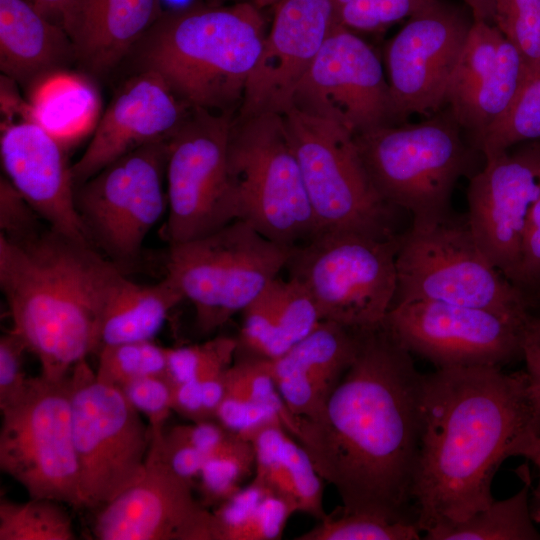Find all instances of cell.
I'll return each mask as SVG.
<instances>
[{
    "instance_id": "obj_1",
    "label": "cell",
    "mask_w": 540,
    "mask_h": 540,
    "mask_svg": "<svg viewBox=\"0 0 540 540\" xmlns=\"http://www.w3.org/2000/svg\"><path fill=\"white\" fill-rule=\"evenodd\" d=\"M352 363L296 439L346 511L392 520L408 515L420 432L422 378L384 323L356 330Z\"/></svg>"
},
{
    "instance_id": "obj_2",
    "label": "cell",
    "mask_w": 540,
    "mask_h": 540,
    "mask_svg": "<svg viewBox=\"0 0 540 540\" xmlns=\"http://www.w3.org/2000/svg\"><path fill=\"white\" fill-rule=\"evenodd\" d=\"M531 431L526 372L470 366L423 375L411 487L420 531L461 522L489 506L498 467Z\"/></svg>"
},
{
    "instance_id": "obj_3",
    "label": "cell",
    "mask_w": 540,
    "mask_h": 540,
    "mask_svg": "<svg viewBox=\"0 0 540 540\" xmlns=\"http://www.w3.org/2000/svg\"><path fill=\"white\" fill-rule=\"evenodd\" d=\"M124 276L93 245L50 227L20 240L0 235V288L12 330L49 380L67 378L98 352L105 307Z\"/></svg>"
},
{
    "instance_id": "obj_4",
    "label": "cell",
    "mask_w": 540,
    "mask_h": 540,
    "mask_svg": "<svg viewBox=\"0 0 540 540\" xmlns=\"http://www.w3.org/2000/svg\"><path fill=\"white\" fill-rule=\"evenodd\" d=\"M266 34L252 1L200 0L164 9L135 47L140 70L159 74L190 107L236 114Z\"/></svg>"
},
{
    "instance_id": "obj_5",
    "label": "cell",
    "mask_w": 540,
    "mask_h": 540,
    "mask_svg": "<svg viewBox=\"0 0 540 540\" xmlns=\"http://www.w3.org/2000/svg\"><path fill=\"white\" fill-rule=\"evenodd\" d=\"M355 142L376 191L391 206L410 212L413 226L433 225L451 214L457 181L475 174L483 155L463 138L449 107L420 123L360 133Z\"/></svg>"
},
{
    "instance_id": "obj_6",
    "label": "cell",
    "mask_w": 540,
    "mask_h": 540,
    "mask_svg": "<svg viewBox=\"0 0 540 540\" xmlns=\"http://www.w3.org/2000/svg\"><path fill=\"white\" fill-rule=\"evenodd\" d=\"M292 248L237 219L205 236L169 245L166 275L211 333L242 312L286 267Z\"/></svg>"
},
{
    "instance_id": "obj_7",
    "label": "cell",
    "mask_w": 540,
    "mask_h": 540,
    "mask_svg": "<svg viewBox=\"0 0 540 540\" xmlns=\"http://www.w3.org/2000/svg\"><path fill=\"white\" fill-rule=\"evenodd\" d=\"M396 269L393 305L429 300L506 314L530 313L532 299L485 257L466 215L451 213L433 225H411L399 236Z\"/></svg>"
},
{
    "instance_id": "obj_8",
    "label": "cell",
    "mask_w": 540,
    "mask_h": 540,
    "mask_svg": "<svg viewBox=\"0 0 540 540\" xmlns=\"http://www.w3.org/2000/svg\"><path fill=\"white\" fill-rule=\"evenodd\" d=\"M400 234L380 239L322 232L293 247L285 269L310 295L323 321L372 329L384 323L394 302Z\"/></svg>"
},
{
    "instance_id": "obj_9",
    "label": "cell",
    "mask_w": 540,
    "mask_h": 540,
    "mask_svg": "<svg viewBox=\"0 0 540 540\" xmlns=\"http://www.w3.org/2000/svg\"><path fill=\"white\" fill-rule=\"evenodd\" d=\"M283 115L313 215L322 232L390 239L399 210L382 199L347 128L291 107Z\"/></svg>"
},
{
    "instance_id": "obj_10",
    "label": "cell",
    "mask_w": 540,
    "mask_h": 540,
    "mask_svg": "<svg viewBox=\"0 0 540 540\" xmlns=\"http://www.w3.org/2000/svg\"><path fill=\"white\" fill-rule=\"evenodd\" d=\"M228 159L240 219L289 248L318 234L282 114L234 115Z\"/></svg>"
},
{
    "instance_id": "obj_11",
    "label": "cell",
    "mask_w": 540,
    "mask_h": 540,
    "mask_svg": "<svg viewBox=\"0 0 540 540\" xmlns=\"http://www.w3.org/2000/svg\"><path fill=\"white\" fill-rule=\"evenodd\" d=\"M81 508H99L144 474L152 434L120 388L97 379L82 360L70 375Z\"/></svg>"
},
{
    "instance_id": "obj_12",
    "label": "cell",
    "mask_w": 540,
    "mask_h": 540,
    "mask_svg": "<svg viewBox=\"0 0 540 540\" xmlns=\"http://www.w3.org/2000/svg\"><path fill=\"white\" fill-rule=\"evenodd\" d=\"M0 410L1 471L30 497L81 508L69 376L29 377L23 392Z\"/></svg>"
},
{
    "instance_id": "obj_13",
    "label": "cell",
    "mask_w": 540,
    "mask_h": 540,
    "mask_svg": "<svg viewBox=\"0 0 540 540\" xmlns=\"http://www.w3.org/2000/svg\"><path fill=\"white\" fill-rule=\"evenodd\" d=\"M234 115L192 108L167 140V218L161 232L169 245L240 219L228 159Z\"/></svg>"
},
{
    "instance_id": "obj_14",
    "label": "cell",
    "mask_w": 540,
    "mask_h": 540,
    "mask_svg": "<svg viewBox=\"0 0 540 540\" xmlns=\"http://www.w3.org/2000/svg\"><path fill=\"white\" fill-rule=\"evenodd\" d=\"M167 140L117 158L75 187V202L91 243L124 271L141 254L167 210Z\"/></svg>"
},
{
    "instance_id": "obj_15",
    "label": "cell",
    "mask_w": 540,
    "mask_h": 540,
    "mask_svg": "<svg viewBox=\"0 0 540 540\" xmlns=\"http://www.w3.org/2000/svg\"><path fill=\"white\" fill-rule=\"evenodd\" d=\"M524 315L429 300L394 304L384 325L437 368L497 366L521 356Z\"/></svg>"
},
{
    "instance_id": "obj_16",
    "label": "cell",
    "mask_w": 540,
    "mask_h": 540,
    "mask_svg": "<svg viewBox=\"0 0 540 540\" xmlns=\"http://www.w3.org/2000/svg\"><path fill=\"white\" fill-rule=\"evenodd\" d=\"M354 135L396 124L382 63L371 46L336 24L299 83L292 106Z\"/></svg>"
},
{
    "instance_id": "obj_17",
    "label": "cell",
    "mask_w": 540,
    "mask_h": 540,
    "mask_svg": "<svg viewBox=\"0 0 540 540\" xmlns=\"http://www.w3.org/2000/svg\"><path fill=\"white\" fill-rule=\"evenodd\" d=\"M474 19L464 9L430 0L387 43L385 66L396 124L433 114L445 96Z\"/></svg>"
},
{
    "instance_id": "obj_18",
    "label": "cell",
    "mask_w": 540,
    "mask_h": 540,
    "mask_svg": "<svg viewBox=\"0 0 540 540\" xmlns=\"http://www.w3.org/2000/svg\"><path fill=\"white\" fill-rule=\"evenodd\" d=\"M539 196L540 140L485 158L468 184L466 216L475 241L515 286L524 228Z\"/></svg>"
},
{
    "instance_id": "obj_19",
    "label": "cell",
    "mask_w": 540,
    "mask_h": 540,
    "mask_svg": "<svg viewBox=\"0 0 540 540\" xmlns=\"http://www.w3.org/2000/svg\"><path fill=\"white\" fill-rule=\"evenodd\" d=\"M193 487L151 446L143 476L97 508L92 533L98 540H216L213 513Z\"/></svg>"
},
{
    "instance_id": "obj_20",
    "label": "cell",
    "mask_w": 540,
    "mask_h": 540,
    "mask_svg": "<svg viewBox=\"0 0 540 540\" xmlns=\"http://www.w3.org/2000/svg\"><path fill=\"white\" fill-rule=\"evenodd\" d=\"M247 81L238 117L284 114L332 28L333 0H280Z\"/></svg>"
},
{
    "instance_id": "obj_21",
    "label": "cell",
    "mask_w": 540,
    "mask_h": 540,
    "mask_svg": "<svg viewBox=\"0 0 540 540\" xmlns=\"http://www.w3.org/2000/svg\"><path fill=\"white\" fill-rule=\"evenodd\" d=\"M528 74L518 49L494 25L474 20L445 104L477 147L508 112Z\"/></svg>"
},
{
    "instance_id": "obj_22",
    "label": "cell",
    "mask_w": 540,
    "mask_h": 540,
    "mask_svg": "<svg viewBox=\"0 0 540 540\" xmlns=\"http://www.w3.org/2000/svg\"><path fill=\"white\" fill-rule=\"evenodd\" d=\"M191 109L159 74L140 70L117 91L84 153L71 165L75 187L126 153L168 140Z\"/></svg>"
},
{
    "instance_id": "obj_23",
    "label": "cell",
    "mask_w": 540,
    "mask_h": 540,
    "mask_svg": "<svg viewBox=\"0 0 540 540\" xmlns=\"http://www.w3.org/2000/svg\"><path fill=\"white\" fill-rule=\"evenodd\" d=\"M66 149L36 123L1 127L0 156L5 177L48 226L93 245L75 202V183Z\"/></svg>"
},
{
    "instance_id": "obj_24",
    "label": "cell",
    "mask_w": 540,
    "mask_h": 540,
    "mask_svg": "<svg viewBox=\"0 0 540 540\" xmlns=\"http://www.w3.org/2000/svg\"><path fill=\"white\" fill-rule=\"evenodd\" d=\"M358 344L356 330L321 321L303 340L270 360L278 391L299 421H314L352 363Z\"/></svg>"
},
{
    "instance_id": "obj_25",
    "label": "cell",
    "mask_w": 540,
    "mask_h": 540,
    "mask_svg": "<svg viewBox=\"0 0 540 540\" xmlns=\"http://www.w3.org/2000/svg\"><path fill=\"white\" fill-rule=\"evenodd\" d=\"M162 0H73L61 26L75 59L96 75L115 68L161 16Z\"/></svg>"
},
{
    "instance_id": "obj_26",
    "label": "cell",
    "mask_w": 540,
    "mask_h": 540,
    "mask_svg": "<svg viewBox=\"0 0 540 540\" xmlns=\"http://www.w3.org/2000/svg\"><path fill=\"white\" fill-rule=\"evenodd\" d=\"M75 59L63 27L27 0H0V68L20 84H34Z\"/></svg>"
},
{
    "instance_id": "obj_27",
    "label": "cell",
    "mask_w": 540,
    "mask_h": 540,
    "mask_svg": "<svg viewBox=\"0 0 540 540\" xmlns=\"http://www.w3.org/2000/svg\"><path fill=\"white\" fill-rule=\"evenodd\" d=\"M241 313L238 349L269 360L285 354L323 321L307 291L297 281L279 276Z\"/></svg>"
},
{
    "instance_id": "obj_28",
    "label": "cell",
    "mask_w": 540,
    "mask_h": 540,
    "mask_svg": "<svg viewBox=\"0 0 540 540\" xmlns=\"http://www.w3.org/2000/svg\"><path fill=\"white\" fill-rule=\"evenodd\" d=\"M100 106L99 93L90 80L59 70L32 85L29 121L67 150L95 130Z\"/></svg>"
},
{
    "instance_id": "obj_29",
    "label": "cell",
    "mask_w": 540,
    "mask_h": 540,
    "mask_svg": "<svg viewBox=\"0 0 540 540\" xmlns=\"http://www.w3.org/2000/svg\"><path fill=\"white\" fill-rule=\"evenodd\" d=\"M183 300L180 290L167 275L158 283L148 285L124 276L105 307L100 347L153 340L171 310Z\"/></svg>"
},
{
    "instance_id": "obj_30",
    "label": "cell",
    "mask_w": 540,
    "mask_h": 540,
    "mask_svg": "<svg viewBox=\"0 0 540 540\" xmlns=\"http://www.w3.org/2000/svg\"><path fill=\"white\" fill-rule=\"evenodd\" d=\"M522 488L513 496L494 501L469 518L424 532L427 540H539L529 507L532 481L527 466L519 469Z\"/></svg>"
},
{
    "instance_id": "obj_31",
    "label": "cell",
    "mask_w": 540,
    "mask_h": 540,
    "mask_svg": "<svg viewBox=\"0 0 540 540\" xmlns=\"http://www.w3.org/2000/svg\"><path fill=\"white\" fill-rule=\"evenodd\" d=\"M49 498L26 502L0 501V540H75L72 519L61 505Z\"/></svg>"
},
{
    "instance_id": "obj_32",
    "label": "cell",
    "mask_w": 540,
    "mask_h": 540,
    "mask_svg": "<svg viewBox=\"0 0 540 540\" xmlns=\"http://www.w3.org/2000/svg\"><path fill=\"white\" fill-rule=\"evenodd\" d=\"M536 140H540V66L528 71L510 109L486 132L477 150L487 158Z\"/></svg>"
},
{
    "instance_id": "obj_33",
    "label": "cell",
    "mask_w": 540,
    "mask_h": 540,
    "mask_svg": "<svg viewBox=\"0 0 540 540\" xmlns=\"http://www.w3.org/2000/svg\"><path fill=\"white\" fill-rule=\"evenodd\" d=\"M255 470V450L250 440L234 436L223 448L208 456L198 477L200 502L217 507L238 490Z\"/></svg>"
},
{
    "instance_id": "obj_34",
    "label": "cell",
    "mask_w": 540,
    "mask_h": 540,
    "mask_svg": "<svg viewBox=\"0 0 540 540\" xmlns=\"http://www.w3.org/2000/svg\"><path fill=\"white\" fill-rule=\"evenodd\" d=\"M297 540H418L421 531L413 520H392L380 515L336 511L318 521Z\"/></svg>"
},
{
    "instance_id": "obj_35",
    "label": "cell",
    "mask_w": 540,
    "mask_h": 540,
    "mask_svg": "<svg viewBox=\"0 0 540 540\" xmlns=\"http://www.w3.org/2000/svg\"><path fill=\"white\" fill-rule=\"evenodd\" d=\"M97 353L95 374L106 384L121 388L138 378L166 376L167 348L153 340L104 345Z\"/></svg>"
},
{
    "instance_id": "obj_36",
    "label": "cell",
    "mask_w": 540,
    "mask_h": 540,
    "mask_svg": "<svg viewBox=\"0 0 540 540\" xmlns=\"http://www.w3.org/2000/svg\"><path fill=\"white\" fill-rule=\"evenodd\" d=\"M215 420L230 432L250 441L258 431L269 425L283 426L274 410L251 399L235 362L227 370L226 389Z\"/></svg>"
},
{
    "instance_id": "obj_37",
    "label": "cell",
    "mask_w": 540,
    "mask_h": 540,
    "mask_svg": "<svg viewBox=\"0 0 540 540\" xmlns=\"http://www.w3.org/2000/svg\"><path fill=\"white\" fill-rule=\"evenodd\" d=\"M279 455L298 512L306 513L317 521L323 520L327 516L323 507V479L306 449L285 429L279 437Z\"/></svg>"
},
{
    "instance_id": "obj_38",
    "label": "cell",
    "mask_w": 540,
    "mask_h": 540,
    "mask_svg": "<svg viewBox=\"0 0 540 540\" xmlns=\"http://www.w3.org/2000/svg\"><path fill=\"white\" fill-rule=\"evenodd\" d=\"M493 24L518 49L528 71L540 66V0H494Z\"/></svg>"
},
{
    "instance_id": "obj_39",
    "label": "cell",
    "mask_w": 540,
    "mask_h": 540,
    "mask_svg": "<svg viewBox=\"0 0 540 540\" xmlns=\"http://www.w3.org/2000/svg\"><path fill=\"white\" fill-rule=\"evenodd\" d=\"M237 349V339L226 336L201 344L167 348L166 376L174 386L215 369L230 367Z\"/></svg>"
},
{
    "instance_id": "obj_40",
    "label": "cell",
    "mask_w": 540,
    "mask_h": 540,
    "mask_svg": "<svg viewBox=\"0 0 540 540\" xmlns=\"http://www.w3.org/2000/svg\"><path fill=\"white\" fill-rule=\"evenodd\" d=\"M430 0H354L336 12L337 23L354 32H376L409 18Z\"/></svg>"
},
{
    "instance_id": "obj_41",
    "label": "cell",
    "mask_w": 540,
    "mask_h": 540,
    "mask_svg": "<svg viewBox=\"0 0 540 540\" xmlns=\"http://www.w3.org/2000/svg\"><path fill=\"white\" fill-rule=\"evenodd\" d=\"M130 404L148 419L152 439H160L172 410L173 385L166 376H147L122 386Z\"/></svg>"
},
{
    "instance_id": "obj_42",
    "label": "cell",
    "mask_w": 540,
    "mask_h": 540,
    "mask_svg": "<svg viewBox=\"0 0 540 540\" xmlns=\"http://www.w3.org/2000/svg\"><path fill=\"white\" fill-rule=\"evenodd\" d=\"M273 492L253 479L212 511L216 540H233L235 534L250 519L262 500Z\"/></svg>"
},
{
    "instance_id": "obj_43",
    "label": "cell",
    "mask_w": 540,
    "mask_h": 540,
    "mask_svg": "<svg viewBox=\"0 0 540 540\" xmlns=\"http://www.w3.org/2000/svg\"><path fill=\"white\" fill-rule=\"evenodd\" d=\"M297 511L288 499L274 492L259 504L233 540H277L283 535L288 519Z\"/></svg>"
},
{
    "instance_id": "obj_44",
    "label": "cell",
    "mask_w": 540,
    "mask_h": 540,
    "mask_svg": "<svg viewBox=\"0 0 540 540\" xmlns=\"http://www.w3.org/2000/svg\"><path fill=\"white\" fill-rule=\"evenodd\" d=\"M41 218L5 177L0 178V235L14 240L31 237L40 231Z\"/></svg>"
},
{
    "instance_id": "obj_45",
    "label": "cell",
    "mask_w": 540,
    "mask_h": 540,
    "mask_svg": "<svg viewBox=\"0 0 540 540\" xmlns=\"http://www.w3.org/2000/svg\"><path fill=\"white\" fill-rule=\"evenodd\" d=\"M27 346L12 329L0 337V407L18 397L29 380L23 363Z\"/></svg>"
},
{
    "instance_id": "obj_46",
    "label": "cell",
    "mask_w": 540,
    "mask_h": 540,
    "mask_svg": "<svg viewBox=\"0 0 540 540\" xmlns=\"http://www.w3.org/2000/svg\"><path fill=\"white\" fill-rule=\"evenodd\" d=\"M151 446L172 472L195 485L206 460L202 452L172 430L165 431L160 439H152Z\"/></svg>"
},
{
    "instance_id": "obj_47",
    "label": "cell",
    "mask_w": 540,
    "mask_h": 540,
    "mask_svg": "<svg viewBox=\"0 0 540 540\" xmlns=\"http://www.w3.org/2000/svg\"><path fill=\"white\" fill-rule=\"evenodd\" d=\"M516 286L530 298L540 290V196L534 202L524 228Z\"/></svg>"
},
{
    "instance_id": "obj_48",
    "label": "cell",
    "mask_w": 540,
    "mask_h": 540,
    "mask_svg": "<svg viewBox=\"0 0 540 540\" xmlns=\"http://www.w3.org/2000/svg\"><path fill=\"white\" fill-rule=\"evenodd\" d=\"M521 356L526 363L527 391L533 415V427L540 436V317L530 314L521 338Z\"/></svg>"
},
{
    "instance_id": "obj_49",
    "label": "cell",
    "mask_w": 540,
    "mask_h": 540,
    "mask_svg": "<svg viewBox=\"0 0 540 540\" xmlns=\"http://www.w3.org/2000/svg\"><path fill=\"white\" fill-rule=\"evenodd\" d=\"M170 430L197 448L206 458L219 451L236 436L215 419L177 425Z\"/></svg>"
},
{
    "instance_id": "obj_50",
    "label": "cell",
    "mask_w": 540,
    "mask_h": 540,
    "mask_svg": "<svg viewBox=\"0 0 540 540\" xmlns=\"http://www.w3.org/2000/svg\"><path fill=\"white\" fill-rule=\"evenodd\" d=\"M172 410L191 422L209 420L204 410L201 386L196 380L173 386Z\"/></svg>"
},
{
    "instance_id": "obj_51",
    "label": "cell",
    "mask_w": 540,
    "mask_h": 540,
    "mask_svg": "<svg viewBox=\"0 0 540 540\" xmlns=\"http://www.w3.org/2000/svg\"><path fill=\"white\" fill-rule=\"evenodd\" d=\"M513 456L525 457L537 468L538 483L536 488L532 487L535 507L532 516L536 521L540 517V436L533 431L527 433L516 445Z\"/></svg>"
},
{
    "instance_id": "obj_52",
    "label": "cell",
    "mask_w": 540,
    "mask_h": 540,
    "mask_svg": "<svg viewBox=\"0 0 540 540\" xmlns=\"http://www.w3.org/2000/svg\"><path fill=\"white\" fill-rule=\"evenodd\" d=\"M45 17L61 26L64 13L73 0H27ZM62 27V26H61Z\"/></svg>"
},
{
    "instance_id": "obj_53",
    "label": "cell",
    "mask_w": 540,
    "mask_h": 540,
    "mask_svg": "<svg viewBox=\"0 0 540 540\" xmlns=\"http://www.w3.org/2000/svg\"><path fill=\"white\" fill-rule=\"evenodd\" d=\"M476 21L493 24L494 0H463Z\"/></svg>"
},
{
    "instance_id": "obj_54",
    "label": "cell",
    "mask_w": 540,
    "mask_h": 540,
    "mask_svg": "<svg viewBox=\"0 0 540 540\" xmlns=\"http://www.w3.org/2000/svg\"><path fill=\"white\" fill-rule=\"evenodd\" d=\"M279 1L280 0H252V2L261 10L267 7H273Z\"/></svg>"
},
{
    "instance_id": "obj_55",
    "label": "cell",
    "mask_w": 540,
    "mask_h": 540,
    "mask_svg": "<svg viewBox=\"0 0 540 540\" xmlns=\"http://www.w3.org/2000/svg\"><path fill=\"white\" fill-rule=\"evenodd\" d=\"M201 1L205 3H209V4H228V3L239 2L242 0H201Z\"/></svg>"
},
{
    "instance_id": "obj_56",
    "label": "cell",
    "mask_w": 540,
    "mask_h": 540,
    "mask_svg": "<svg viewBox=\"0 0 540 540\" xmlns=\"http://www.w3.org/2000/svg\"><path fill=\"white\" fill-rule=\"evenodd\" d=\"M354 0H333L334 4H335V7H336V12L339 8L343 7L344 5L352 2Z\"/></svg>"
},
{
    "instance_id": "obj_57",
    "label": "cell",
    "mask_w": 540,
    "mask_h": 540,
    "mask_svg": "<svg viewBox=\"0 0 540 540\" xmlns=\"http://www.w3.org/2000/svg\"><path fill=\"white\" fill-rule=\"evenodd\" d=\"M536 521H539V522H540V517H539Z\"/></svg>"
}]
</instances>
